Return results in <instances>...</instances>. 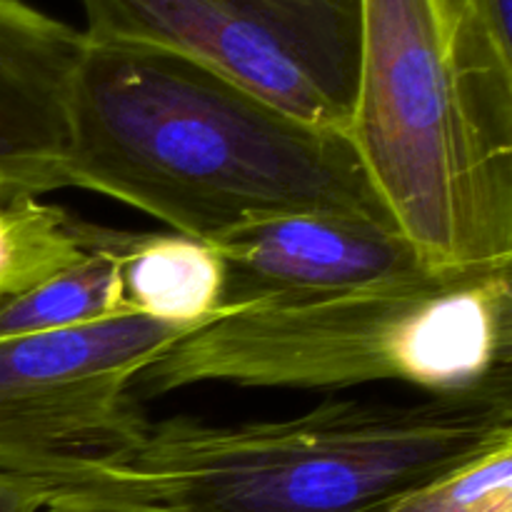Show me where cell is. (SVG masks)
Returning <instances> with one entry per match:
<instances>
[{
	"label": "cell",
	"instance_id": "6da1fadb",
	"mask_svg": "<svg viewBox=\"0 0 512 512\" xmlns=\"http://www.w3.org/2000/svg\"><path fill=\"white\" fill-rule=\"evenodd\" d=\"M63 170L68 188L205 243L295 213L398 228L348 135L150 45L85 43L70 85Z\"/></svg>",
	"mask_w": 512,
	"mask_h": 512
},
{
	"label": "cell",
	"instance_id": "7a4b0ae2",
	"mask_svg": "<svg viewBox=\"0 0 512 512\" xmlns=\"http://www.w3.org/2000/svg\"><path fill=\"white\" fill-rule=\"evenodd\" d=\"M510 440L512 385L325 400L285 420H148L115 458L50 480L45 512H385Z\"/></svg>",
	"mask_w": 512,
	"mask_h": 512
},
{
	"label": "cell",
	"instance_id": "3957f363",
	"mask_svg": "<svg viewBox=\"0 0 512 512\" xmlns=\"http://www.w3.org/2000/svg\"><path fill=\"white\" fill-rule=\"evenodd\" d=\"M425 395L512 385V265L413 275L305 303L225 313L160 355L135 395L195 385Z\"/></svg>",
	"mask_w": 512,
	"mask_h": 512
},
{
	"label": "cell",
	"instance_id": "277c9868",
	"mask_svg": "<svg viewBox=\"0 0 512 512\" xmlns=\"http://www.w3.org/2000/svg\"><path fill=\"white\" fill-rule=\"evenodd\" d=\"M348 138L425 268L512 265V103L465 65L448 0H360Z\"/></svg>",
	"mask_w": 512,
	"mask_h": 512
},
{
	"label": "cell",
	"instance_id": "5b68a950",
	"mask_svg": "<svg viewBox=\"0 0 512 512\" xmlns=\"http://www.w3.org/2000/svg\"><path fill=\"white\" fill-rule=\"evenodd\" d=\"M85 38L170 50L318 128L348 135L360 0H80Z\"/></svg>",
	"mask_w": 512,
	"mask_h": 512
},
{
	"label": "cell",
	"instance_id": "8992f818",
	"mask_svg": "<svg viewBox=\"0 0 512 512\" xmlns=\"http://www.w3.org/2000/svg\"><path fill=\"white\" fill-rule=\"evenodd\" d=\"M195 330L123 315L0 340V470L50 483L123 453L148 425L135 383Z\"/></svg>",
	"mask_w": 512,
	"mask_h": 512
},
{
	"label": "cell",
	"instance_id": "52a82bcc",
	"mask_svg": "<svg viewBox=\"0 0 512 512\" xmlns=\"http://www.w3.org/2000/svg\"><path fill=\"white\" fill-rule=\"evenodd\" d=\"M223 258V308L305 303L425 273L393 225L333 213L260 220L213 240Z\"/></svg>",
	"mask_w": 512,
	"mask_h": 512
},
{
	"label": "cell",
	"instance_id": "ba28073f",
	"mask_svg": "<svg viewBox=\"0 0 512 512\" xmlns=\"http://www.w3.org/2000/svg\"><path fill=\"white\" fill-rule=\"evenodd\" d=\"M85 43L25 0H0V198L68 188V98Z\"/></svg>",
	"mask_w": 512,
	"mask_h": 512
},
{
	"label": "cell",
	"instance_id": "9c48e42d",
	"mask_svg": "<svg viewBox=\"0 0 512 512\" xmlns=\"http://www.w3.org/2000/svg\"><path fill=\"white\" fill-rule=\"evenodd\" d=\"M130 315L203 328L225 313L223 258L210 243L173 233H123L105 228Z\"/></svg>",
	"mask_w": 512,
	"mask_h": 512
},
{
	"label": "cell",
	"instance_id": "30bf717a",
	"mask_svg": "<svg viewBox=\"0 0 512 512\" xmlns=\"http://www.w3.org/2000/svg\"><path fill=\"white\" fill-rule=\"evenodd\" d=\"M130 315L123 303L118 260L105 228L90 225V255L0 308V340L80 328Z\"/></svg>",
	"mask_w": 512,
	"mask_h": 512
},
{
	"label": "cell",
	"instance_id": "8fae6325",
	"mask_svg": "<svg viewBox=\"0 0 512 512\" xmlns=\"http://www.w3.org/2000/svg\"><path fill=\"white\" fill-rule=\"evenodd\" d=\"M90 225L40 195L0 198V308L88 258Z\"/></svg>",
	"mask_w": 512,
	"mask_h": 512
},
{
	"label": "cell",
	"instance_id": "7c38bea8",
	"mask_svg": "<svg viewBox=\"0 0 512 512\" xmlns=\"http://www.w3.org/2000/svg\"><path fill=\"white\" fill-rule=\"evenodd\" d=\"M385 512H512V440L410 490Z\"/></svg>",
	"mask_w": 512,
	"mask_h": 512
},
{
	"label": "cell",
	"instance_id": "4fadbf2b",
	"mask_svg": "<svg viewBox=\"0 0 512 512\" xmlns=\"http://www.w3.org/2000/svg\"><path fill=\"white\" fill-rule=\"evenodd\" d=\"M465 65L495 98L512 103V0H448Z\"/></svg>",
	"mask_w": 512,
	"mask_h": 512
},
{
	"label": "cell",
	"instance_id": "5bb4252c",
	"mask_svg": "<svg viewBox=\"0 0 512 512\" xmlns=\"http://www.w3.org/2000/svg\"><path fill=\"white\" fill-rule=\"evenodd\" d=\"M48 500V480L0 470V512H45Z\"/></svg>",
	"mask_w": 512,
	"mask_h": 512
}]
</instances>
